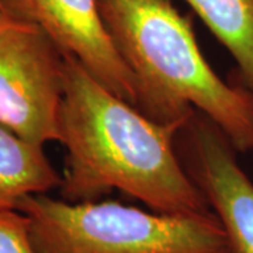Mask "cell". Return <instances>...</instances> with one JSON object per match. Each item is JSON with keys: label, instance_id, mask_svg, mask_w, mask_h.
<instances>
[{"label": "cell", "instance_id": "6da1fadb", "mask_svg": "<svg viewBox=\"0 0 253 253\" xmlns=\"http://www.w3.org/2000/svg\"><path fill=\"white\" fill-rule=\"evenodd\" d=\"M63 58L59 142L66 156L61 197L96 201L118 190L156 212H211L177 154L181 126L148 117L103 86L72 55Z\"/></svg>", "mask_w": 253, "mask_h": 253}, {"label": "cell", "instance_id": "7a4b0ae2", "mask_svg": "<svg viewBox=\"0 0 253 253\" xmlns=\"http://www.w3.org/2000/svg\"><path fill=\"white\" fill-rule=\"evenodd\" d=\"M110 36L138 84V109L183 126L196 110L239 154L253 151V93L218 76L200 49L191 20L170 0H99Z\"/></svg>", "mask_w": 253, "mask_h": 253}, {"label": "cell", "instance_id": "3957f363", "mask_svg": "<svg viewBox=\"0 0 253 253\" xmlns=\"http://www.w3.org/2000/svg\"><path fill=\"white\" fill-rule=\"evenodd\" d=\"M17 210L30 219L38 253H226L214 211L174 215L118 201L69 203L31 194Z\"/></svg>", "mask_w": 253, "mask_h": 253}, {"label": "cell", "instance_id": "277c9868", "mask_svg": "<svg viewBox=\"0 0 253 253\" xmlns=\"http://www.w3.org/2000/svg\"><path fill=\"white\" fill-rule=\"evenodd\" d=\"M65 58L40 27L0 11V126L30 142H59Z\"/></svg>", "mask_w": 253, "mask_h": 253}, {"label": "cell", "instance_id": "5b68a950", "mask_svg": "<svg viewBox=\"0 0 253 253\" xmlns=\"http://www.w3.org/2000/svg\"><path fill=\"white\" fill-rule=\"evenodd\" d=\"M181 165L215 212L226 253H253V181L225 132L196 110L176 135Z\"/></svg>", "mask_w": 253, "mask_h": 253}, {"label": "cell", "instance_id": "8992f818", "mask_svg": "<svg viewBox=\"0 0 253 253\" xmlns=\"http://www.w3.org/2000/svg\"><path fill=\"white\" fill-rule=\"evenodd\" d=\"M0 11L40 27L62 54L72 55L94 79L138 109V84L118 52L99 0H0Z\"/></svg>", "mask_w": 253, "mask_h": 253}, {"label": "cell", "instance_id": "52a82bcc", "mask_svg": "<svg viewBox=\"0 0 253 253\" xmlns=\"http://www.w3.org/2000/svg\"><path fill=\"white\" fill-rule=\"evenodd\" d=\"M62 177L44 154V145L34 144L0 126V210H17L31 194L59 189Z\"/></svg>", "mask_w": 253, "mask_h": 253}, {"label": "cell", "instance_id": "ba28073f", "mask_svg": "<svg viewBox=\"0 0 253 253\" xmlns=\"http://www.w3.org/2000/svg\"><path fill=\"white\" fill-rule=\"evenodd\" d=\"M232 55L241 82L253 93V0H186Z\"/></svg>", "mask_w": 253, "mask_h": 253}, {"label": "cell", "instance_id": "9c48e42d", "mask_svg": "<svg viewBox=\"0 0 253 253\" xmlns=\"http://www.w3.org/2000/svg\"><path fill=\"white\" fill-rule=\"evenodd\" d=\"M0 253H38L30 219L20 210H0Z\"/></svg>", "mask_w": 253, "mask_h": 253}]
</instances>
